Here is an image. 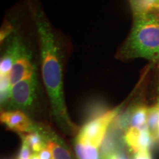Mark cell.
I'll return each mask as SVG.
<instances>
[{"mask_svg":"<svg viewBox=\"0 0 159 159\" xmlns=\"http://www.w3.org/2000/svg\"><path fill=\"white\" fill-rule=\"evenodd\" d=\"M41 60L43 81L50 102L52 114L60 128L66 134H77L80 129L71 120L63 90V56L56 35L41 9L33 8Z\"/></svg>","mask_w":159,"mask_h":159,"instance_id":"cell-1","label":"cell"},{"mask_svg":"<svg viewBox=\"0 0 159 159\" xmlns=\"http://www.w3.org/2000/svg\"><path fill=\"white\" fill-rule=\"evenodd\" d=\"M116 57L121 61L135 58L159 61V16L157 13L133 15L132 28Z\"/></svg>","mask_w":159,"mask_h":159,"instance_id":"cell-2","label":"cell"},{"mask_svg":"<svg viewBox=\"0 0 159 159\" xmlns=\"http://www.w3.org/2000/svg\"><path fill=\"white\" fill-rule=\"evenodd\" d=\"M119 114V108L89 120L80 129L75 139L77 159H100V148L110 126Z\"/></svg>","mask_w":159,"mask_h":159,"instance_id":"cell-3","label":"cell"},{"mask_svg":"<svg viewBox=\"0 0 159 159\" xmlns=\"http://www.w3.org/2000/svg\"><path fill=\"white\" fill-rule=\"evenodd\" d=\"M37 98V81L35 74L12 85L7 104L11 110L25 111L31 108Z\"/></svg>","mask_w":159,"mask_h":159,"instance_id":"cell-4","label":"cell"},{"mask_svg":"<svg viewBox=\"0 0 159 159\" xmlns=\"http://www.w3.org/2000/svg\"><path fill=\"white\" fill-rule=\"evenodd\" d=\"M1 122L9 130L19 134L36 132L38 124H35L24 111L9 110L2 111Z\"/></svg>","mask_w":159,"mask_h":159,"instance_id":"cell-5","label":"cell"},{"mask_svg":"<svg viewBox=\"0 0 159 159\" xmlns=\"http://www.w3.org/2000/svg\"><path fill=\"white\" fill-rule=\"evenodd\" d=\"M36 132L43 136L47 147L51 151L53 159H77L62 139L51 129L38 125Z\"/></svg>","mask_w":159,"mask_h":159,"instance_id":"cell-6","label":"cell"},{"mask_svg":"<svg viewBox=\"0 0 159 159\" xmlns=\"http://www.w3.org/2000/svg\"><path fill=\"white\" fill-rule=\"evenodd\" d=\"M35 74V67L32 62L30 55L23 46L10 73L9 77L11 85H15Z\"/></svg>","mask_w":159,"mask_h":159,"instance_id":"cell-7","label":"cell"},{"mask_svg":"<svg viewBox=\"0 0 159 159\" xmlns=\"http://www.w3.org/2000/svg\"><path fill=\"white\" fill-rule=\"evenodd\" d=\"M125 143L134 153L142 150H149L153 142L148 127L143 128L130 127L125 131Z\"/></svg>","mask_w":159,"mask_h":159,"instance_id":"cell-8","label":"cell"},{"mask_svg":"<svg viewBox=\"0 0 159 159\" xmlns=\"http://www.w3.org/2000/svg\"><path fill=\"white\" fill-rule=\"evenodd\" d=\"M23 45L18 39H15L8 47L0 62V77L9 76L16 60L19 56Z\"/></svg>","mask_w":159,"mask_h":159,"instance_id":"cell-9","label":"cell"},{"mask_svg":"<svg viewBox=\"0 0 159 159\" xmlns=\"http://www.w3.org/2000/svg\"><path fill=\"white\" fill-rule=\"evenodd\" d=\"M147 126L153 142L159 140V105L150 107L148 109Z\"/></svg>","mask_w":159,"mask_h":159,"instance_id":"cell-10","label":"cell"},{"mask_svg":"<svg viewBox=\"0 0 159 159\" xmlns=\"http://www.w3.org/2000/svg\"><path fill=\"white\" fill-rule=\"evenodd\" d=\"M148 108L144 105H139L134 107L129 111V122L130 127L143 128L147 126V116H148Z\"/></svg>","mask_w":159,"mask_h":159,"instance_id":"cell-11","label":"cell"},{"mask_svg":"<svg viewBox=\"0 0 159 159\" xmlns=\"http://www.w3.org/2000/svg\"><path fill=\"white\" fill-rule=\"evenodd\" d=\"M133 15L154 13L159 7V0H130Z\"/></svg>","mask_w":159,"mask_h":159,"instance_id":"cell-12","label":"cell"},{"mask_svg":"<svg viewBox=\"0 0 159 159\" xmlns=\"http://www.w3.org/2000/svg\"><path fill=\"white\" fill-rule=\"evenodd\" d=\"M20 136L21 139H24L28 144L34 153H39L43 148L47 147L43 136L38 132L20 134Z\"/></svg>","mask_w":159,"mask_h":159,"instance_id":"cell-13","label":"cell"},{"mask_svg":"<svg viewBox=\"0 0 159 159\" xmlns=\"http://www.w3.org/2000/svg\"><path fill=\"white\" fill-rule=\"evenodd\" d=\"M32 151L33 150H31L28 144L24 139H21V150H20L17 159H31V157L33 154H32Z\"/></svg>","mask_w":159,"mask_h":159,"instance_id":"cell-14","label":"cell"},{"mask_svg":"<svg viewBox=\"0 0 159 159\" xmlns=\"http://www.w3.org/2000/svg\"><path fill=\"white\" fill-rule=\"evenodd\" d=\"M38 155H39L40 159H53L51 151L47 147L43 148L39 153H38Z\"/></svg>","mask_w":159,"mask_h":159,"instance_id":"cell-15","label":"cell"},{"mask_svg":"<svg viewBox=\"0 0 159 159\" xmlns=\"http://www.w3.org/2000/svg\"><path fill=\"white\" fill-rule=\"evenodd\" d=\"M134 159H152L150 150H142L135 155Z\"/></svg>","mask_w":159,"mask_h":159,"instance_id":"cell-16","label":"cell"},{"mask_svg":"<svg viewBox=\"0 0 159 159\" xmlns=\"http://www.w3.org/2000/svg\"><path fill=\"white\" fill-rule=\"evenodd\" d=\"M106 159H128V158H127L126 155L123 152L122 150H121L112 154Z\"/></svg>","mask_w":159,"mask_h":159,"instance_id":"cell-17","label":"cell"},{"mask_svg":"<svg viewBox=\"0 0 159 159\" xmlns=\"http://www.w3.org/2000/svg\"><path fill=\"white\" fill-rule=\"evenodd\" d=\"M31 159H40L38 153H33L31 157Z\"/></svg>","mask_w":159,"mask_h":159,"instance_id":"cell-18","label":"cell"},{"mask_svg":"<svg viewBox=\"0 0 159 159\" xmlns=\"http://www.w3.org/2000/svg\"><path fill=\"white\" fill-rule=\"evenodd\" d=\"M154 13H157V14H158V16H159V7H158V9L157 10V11H156V12H154Z\"/></svg>","mask_w":159,"mask_h":159,"instance_id":"cell-19","label":"cell"},{"mask_svg":"<svg viewBox=\"0 0 159 159\" xmlns=\"http://www.w3.org/2000/svg\"><path fill=\"white\" fill-rule=\"evenodd\" d=\"M158 105H159V102H158Z\"/></svg>","mask_w":159,"mask_h":159,"instance_id":"cell-20","label":"cell"}]
</instances>
